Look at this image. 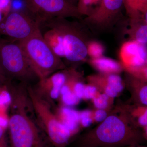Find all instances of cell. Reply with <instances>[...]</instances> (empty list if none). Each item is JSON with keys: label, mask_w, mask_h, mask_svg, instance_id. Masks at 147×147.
I'll use <instances>...</instances> for the list:
<instances>
[{"label": "cell", "mask_w": 147, "mask_h": 147, "mask_svg": "<svg viewBox=\"0 0 147 147\" xmlns=\"http://www.w3.org/2000/svg\"><path fill=\"white\" fill-rule=\"evenodd\" d=\"M146 147L144 146H141L140 145H138V146H128V147Z\"/></svg>", "instance_id": "1f68e13d"}, {"label": "cell", "mask_w": 147, "mask_h": 147, "mask_svg": "<svg viewBox=\"0 0 147 147\" xmlns=\"http://www.w3.org/2000/svg\"><path fill=\"white\" fill-rule=\"evenodd\" d=\"M42 147H53L52 146H46V145H45V144H44L43 145V146H42Z\"/></svg>", "instance_id": "d6a6232c"}, {"label": "cell", "mask_w": 147, "mask_h": 147, "mask_svg": "<svg viewBox=\"0 0 147 147\" xmlns=\"http://www.w3.org/2000/svg\"><path fill=\"white\" fill-rule=\"evenodd\" d=\"M92 115L93 121H95L97 122H101L108 116L106 110L98 109L94 112H93Z\"/></svg>", "instance_id": "484cf974"}, {"label": "cell", "mask_w": 147, "mask_h": 147, "mask_svg": "<svg viewBox=\"0 0 147 147\" xmlns=\"http://www.w3.org/2000/svg\"><path fill=\"white\" fill-rule=\"evenodd\" d=\"M98 91L97 87L93 84L90 83L88 85H85L83 98L87 100L92 99L97 94Z\"/></svg>", "instance_id": "cb8c5ba5"}, {"label": "cell", "mask_w": 147, "mask_h": 147, "mask_svg": "<svg viewBox=\"0 0 147 147\" xmlns=\"http://www.w3.org/2000/svg\"><path fill=\"white\" fill-rule=\"evenodd\" d=\"M93 112L90 110H86L79 113L80 123L84 127H88L93 122Z\"/></svg>", "instance_id": "7402d4cb"}, {"label": "cell", "mask_w": 147, "mask_h": 147, "mask_svg": "<svg viewBox=\"0 0 147 147\" xmlns=\"http://www.w3.org/2000/svg\"><path fill=\"white\" fill-rule=\"evenodd\" d=\"M12 0H0V24L11 11Z\"/></svg>", "instance_id": "603a6c76"}, {"label": "cell", "mask_w": 147, "mask_h": 147, "mask_svg": "<svg viewBox=\"0 0 147 147\" xmlns=\"http://www.w3.org/2000/svg\"><path fill=\"white\" fill-rule=\"evenodd\" d=\"M6 127L0 126V147H6L5 131Z\"/></svg>", "instance_id": "83f0119b"}, {"label": "cell", "mask_w": 147, "mask_h": 147, "mask_svg": "<svg viewBox=\"0 0 147 147\" xmlns=\"http://www.w3.org/2000/svg\"><path fill=\"white\" fill-rule=\"evenodd\" d=\"M8 125V121H7L5 119L0 117V126L6 127Z\"/></svg>", "instance_id": "f546056e"}, {"label": "cell", "mask_w": 147, "mask_h": 147, "mask_svg": "<svg viewBox=\"0 0 147 147\" xmlns=\"http://www.w3.org/2000/svg\"><path fill=\"white\" fill-rule=\"evenodd\" d=\"M8 80L6 78L3 72L1 63H0V86L4 84Z\"/></svg>", "instance_id": "f1b7e54d"}, {"label": "cell", "mask_w": 147, "mask_h": 147, "mask_svg": "<svg viewBox=\"0 0 147 147\" xmlns=\"http://www.w3.org/2000/svg\"><path fill=\"white\" fill-rule=\"evenodd\" d=\"M129 28L125 30V34L129 36L128 40H133L147 45V18L127 20Z\"/></svg>", "instance_id": "5bb4252c"}, {"label": "cell", "mask_w": 147, "mask_h": 147, "mask_svg": "<svg viewBox=\"0 0 147 147\" xmlns=\"http://www.w3.org/2000/svg\"><path fill=\"white\" fill-rule=\"evenodd\" d=\"M40 32L38 23L27 13L11 11L0 24V36L13 41H23Z\"/></svg>", "instance_id": "9c48e42d"}, {"label": "cell", "mask_w": 147, "mask_h": 147, "mask_svg": "<svg viewBox=\"0 0 147 147\" xmlns=\"http://www.w3.org/2000/svg\"><path fill=\"white\" fill-rule=\"evenodd\" d=\"M69 69H62L39 80L34 89L47 102L57 99L60 96L61 88L65 83Z\"/></svg>", "instance_id": "8fae6325"}, {"label": "cell", "mask_w": 147, "mask_h": 147, "mask_svg": "<svg viewBox=\"0 0 147 147\" xmlns=\"http://www.w3.org/2000/svg\"><path fill=\"white\" fill-rule=\"evenodd\" d=\"M78 20L70 21L67 18L56 17L40 24L53 27L60 32L63 38L64 58L71 63L86 60L87 45L93 36L89 29Z\"/></svg>", "instance_id": "3957f363"}, {"label": "cell", "mask_w": 147, "mask_h": 147, "mask_svg": "<svg viewBox=\"0 0 147 147\" xmlns=\"http://www.w3.org/2000/svg\"><path fill=\"white\" fill-rule=\"evenodd\" d=\"M60 118H57L71 131L72 134L77 132L79 128V112L68 107H63L59 112Z\"/></svg>", "instance_id": "e0dca14e"}, {"label": "cell", "mask_w": 147, "mask_h": 147, "mask_svg": "<svg viewBox=\"0 0 147 147\" xmlns=\"http://www.w3.org/2000/svg\"><path fill=\"white\" fill-rule=\"evenodd\" d=\"M131 115L118 112L107 116L78 141L79 147H124L140 145L146 139Z\"/></svg>", "instance_id": "6da1fadb"}, {"label": "cell", "mask_w": 147, "mask_h": 147, "mask_svg": "<svg viewBox=\"0 0 147 147\" xmlns=\"http://www.w3.org/2000/svg\"><path fill=\"white\" fill-rule=\"evenodd\" d=\"M110 98L105 94H100L98 92L92 100L96 108L105 110L110 105Z\"/></svg>", "instance_id": "44dd1931"}, {"label": "cell", "mask_w": 147, "mask_h": 147, "mask_svg": "<svg viewBox=\"0 0 147 147\" xmlns=\"http://www.w3.org/2000/svg\"><path fill=\"white\" fill-rule=\"evenodd\" d=\"M137 124L139 126L146 128L147 125V110L146 108H140L139 111L137 113Z\"/></svg>", "instance_id": "d4e9b609"}, {"label": "cell", "mask_w": 147, "mask_h": 147, "mask_svg": "<svg viewBox=\"0 0 147 147\" xmlns=\"http://www.w3.org/2000/svg\"><path fill=\"white\" fill-rule=\"evenodd\" d=\"M18 42L39 80L66 68L61 59L53 53L45 42L40 32Z\"/></svg>", "instance_id": "277c9868"}, {"label": "cell", "mask_w": 147, "mask_h": 147, "mask_svg": "<svg viewBox=\"0 0 147 147\" xmlns=\"http://www.w3.org/2000/svg\"><path fill=\"white\" fill-rule=\"evenodd\" d=\"M29 100L50 143L55 147H65L73 134L50 109V104L30 86L26 87Z\"/></svg>", "instance_id": "5b68a950"}, {"label": "cell", "mask_w": 147, "mask_h": 147, "mask_svg": "<svg viewBox=\"0 0 147 147\" xmlns=\"http://www.w3.org/2000/svg\"><path fill=\"white\" fill-rule=\"evenodd\" d=\"M0 63L8 81L17 80L28 84L38 79L19 42L0 36Z\"/></svg>", "instance_id": "8992f818"}, {"label": "cell", "mask_w": 147, "mask_h": 147, "mask_svg": "<svg viewBox=\"0 0 147 147\" xmlns=\"http://www.w3.org/2000/svg\"><path fill=\"white\" fill-rule=\"evenodd\" d=\"M119 56L123 69L129 74L147 67L146 45L135 40H126L121 46Z\"/></svg>", "instance_id": "30bf717a"}, {"label": "cell", "mask_w": 147, "mask_h": 147, "mask_svg": "<svg viewBox=\"0 0 147 147\" xmlns=\"http://www.w3.org/2000/svg\"><path fill=\"white\" fill-rule=\"evenodd\" d=\"M68 2L73 5L74 6H76V5H77V2H78V0H66Z\"/></svg>", "instance_id": "4dcf8cb0"}, {"label": "cell", "mask_w": 147, "mask_h": 147, "mask_svg": "<svg viewBox=\"0 0 147 147\" xmlns=\"http://www.w3.org/2000/svg\"><path fill=\"white\" fill-rule=\"evenodd\" d=\"M139 101L143 105L147 104V86L146 83L144 84L138 92Z\"/></svg>", "instance_id": "4316f807"}, {"label": "cell", "mask_w": 147, "mask_h": 147, "mask_svg": "<svg viewBox=\"0 0 147 147\" xmlns=\"http://www.w3.org/2000/svg\"><path fill=\"white\" fill-rule=\"evenodd\" d=\"M88 62L100 74H119L124 69L120 62L104 56L95 59L90 58Z\"/></svg>", "instance_id": "9a60e30c"}, {"label": "cell", "mask_w": 147, "mask_h": 147, "mask_svg": "<svg viewBox=\"0 0 147 147\" xmlns=\"http://www.w3.org/2000/svg\"><path fill=\"white\" fill-rule=\"evenodd\" d=\"M7 82L8 81L0 86V108L8 106L11 102V95L9 90Z\"/></svg>", "instance_id": "ffe728a7"}, {"label": "cell", "mask_w": 147, "mask_h": 147, "mask_svg": "<svg viewBox=\"0 0 147 147\" xmlns=\"http://www.w3.org/2000/svg\"><path fill=\"white\" fill-rule=\"evenodd\" d=\"M123 6L129 19L147 17V0H123Z\"/></svg>", "instance_id": "2e32d148"}, {"label": "cell", "mask_w": 147, "mask_h": 147, "mask_svg": "<svg viewBox=\"0 0 147 147\" xmlns=\"http://www.w3.org/2000/svg\"><path fill=\"white\" fill-rule=\"evenodd\" d=\"M73 84V79L70 78H67L61 88L60 95L62 101L67 106L77 105L80 100L72 91Z\"/></svg>", "instance_id": "ac0fdd59"}, {"label": "cell", "mask_w": 147, "mask_h": 147, "mask_svg": "<svg viewBox=\"0 0 147 147\" xmlns=\"http://www.w3.org/2000/svg\"><path fill=\"white\" fill-rule=\"evenodd\" d=\"M41 35L55 55L61 59L65 58L63 38L57 29L44 24H39Z\"/></svg>", "instance_id": "4fadbf2b"}, {"label": "cell", "mask_w": 147, "mask_h": 147, "mask_svg": "<svg viewBox=\"0 0 147 147\" xmlns=\"http://www.w3.org/2000/svg\"><path fill=\"white\" fill-rule=\"evenodd\" d=\"M90 84L96 86L110 98L117 96L124 88V83L119 74H100L88 77Z\"/></svg>", "instance_id": "7c38bea8"}, {"label": "cell", "mask_w": 147, "mask_h": 147, "mask_svg": "<svg viewBox=\"0 0 147 147\" xmlns=\"http://www.w3.org/2000/svg\"><path fill=\"white\" fill-rule=\"evenodd\" d=\"M123 0H101L92 13L79 20L93 35L109 32L123 19Z\"/></svg>", "instance_id": "52a82bcc"}, {"label": "cell", "mask_w": 147, "mask_h": 147, "mask_svg": "<svg viewBox=\"0 0 147 147\" xmlns=\"http://www.w3.org/2000/svg\"><path fill=\"white\" fill-rule=\"evenodd\" d=\"M24 85L9 87L11 96L8 121L11 147H42L43 143L39 129L30 116V102Z\"/></svg>", "instance_id": "7a4b0ae2"}, {"label": "cell", "mask_w": 147, "mask_h": 147, "mask_svg": "<svg viewBox=\"0 0 147 147\" xmlns=\"http://www.w3.org/2000/svg\"><path fill=\"white\" fill-rule=\"evenodd\" d=\"M105 48L101 42L94 39L90 40L87 45V54L90 59H95L104 56Z\"/></svg>", "instance_id": "d6986e66"}, {"label": "cell", "mask_w": 147, "mask_h": 147, "mask_svg": "<svg viewBox=\"0 0 147 147\" xmlns=\"http://www.w3.org/2000/svg\"><path fill=\"white\" fill-rule=\"evenodd\" d=\"M28 13L38 24L56 17L81 20L76 6L66 0H22Z\"/></svg>", "instance_id": "ba28073f"}]
</instances>
